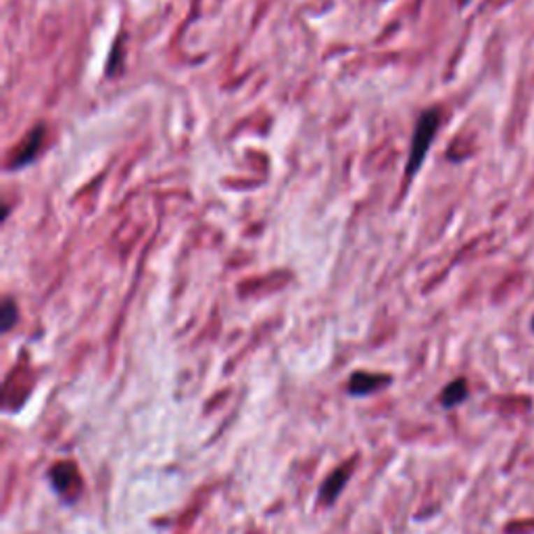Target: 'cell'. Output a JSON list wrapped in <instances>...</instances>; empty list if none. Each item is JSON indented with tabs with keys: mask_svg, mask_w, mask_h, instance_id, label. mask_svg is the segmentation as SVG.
Instances as JSON below:
<instances>
[{
	"mask_svg": "<svg viewBox=\"0 0 534 534\" xmlns=\"http://www.w3.org/2000/svg\"><path fill=\"white\" fill-rule=\"evenodd\" d=\"M440 128V111L438 109H428L419 115V120L415 122L413 136H411V148H409V159H407V169L405 175L407 180H411L424 165V159L430 150V144L434 140V136Z\"/></svg>",
	"mask_w": 534,
	"mask_h": 534,
	"instance_id": "1",
	"label": "cell"
},
{
	"mask_svg": "<svg viewBox=\"0 0 534 534\" xmlns=\"http://www.w3.org/2000/svg\"><path fill=\"white\" fill-rule=\"evenodd\" d=\"M44 134H46V128L42 124H38L36 128H31L27 132V136L21 140V144L10 154V161H8V169L10 171L25 169L27 165H31L36 161V157L40 154L42 144H44Z\"/></svg>",
	"mask_w": 534,
	"mask_h": 534,
	"instance_id": "2",
	"label": "cell"
},
{
	"mask_svg": "<svg viewBox=\"0 0 534 534\" xmlns=\"http://www.w3.org/2000/svg\"><path fill=\"white\" fill-rule=\"evenodd\" d=\"M351 472H353L351 463H345L340 470H336L334 474L328 476V480H326V484L322 486V493H319V501H322L324 505L332 503V501L340 495V491L345 489V484H347Z\"/></svg>",
	"mask_w": 534,
	"mask_h": 534,
	"instance_id": "3",
	"label": "cell"
},
{
	"mask_svg": "<svg viewBox=\"0 0 534 534\" xmlns=\"http://www.w3.org/2000/svg\"><path fill=\"white\" fill-rule=\"evenodd\" d=\"M389 376L382 374H366V372H357L351 380H349V391L355 395H368L374 393L378 389L384 387V382H389Z\"/></svg>",
	"mask_w": 534,
	"mask_h": 534,
	"instance_id": "4",
	"label": "cell"
},
{
	"mask_svg": "<svg viewBox=\"0 0 534 534\" xmlns=\"http://www.w3.org/2000/svg\"><path fill=\"white\" fill-rule=\"evenodd\" d=\"M466 397H468L466 380H455V382H451V384L445 389V393H442V405H445V407H455V405H459Z\"/></svg>",
	"mask_w": 534,
	"mask_h": 534,
	"instance_id": "5",
	"label": "cell"
},
{
	"mask_svg": "<svg viewBox=\"0 0 534 534\" xmlns=\"http://www.w3.org/2000/svg\"><path fill=\"white\" fill-rule=\"evenodd\" d=\"M17 322V307L10 298H4L2 303V332H8Z\"/></svg>",
	"mask_w": 534,
	"mask_h": 534,
	"instance_id": "6",
	"label": "cell"
},
{
	"mask_svg": "<svg viewBox=\"0 0 534 534\" xmlns=\"http://www.w3.org/2000/svg\"><path fill=\"white\" fill-rule=\"evenodd\" d=\"M468 2H470V0H461V4H468Z\"/></svg>",
	"mask_w": 534,
	"mask_h": 534,
	"instance_id": "7",
	"label": "cell"
},
{
	"mask_svg": "<svg viewBox=\"0 0 534 534\" xmlns=\"http://www.w3.org/2000/svg\"><path fill=\"white\" fill-rule=\"evenodd\" d=\"M533 328H534V317H533Z\"/></svg>",
	"mask_w": 534,
	"mask_h": 534,
	"instance_id": "8",
	"label": "cell"
}]
</instances>
